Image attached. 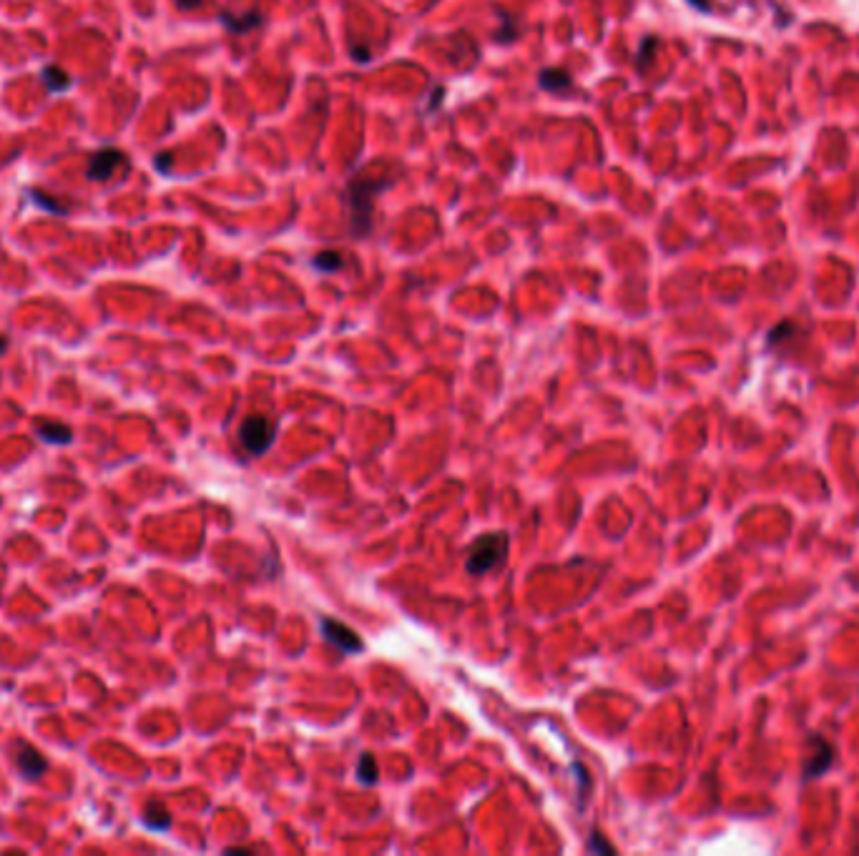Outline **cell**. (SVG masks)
<instances>
[{"label":"cell","mask_w":859,"mask_h":856,"mask_svg":"<svg viewBox=\"0 0 859 856\" xmlns=\"http://www.w3.org/2000/svg\"><path fill=\"white\" fill-rule=\"evenodd\" d=\"M30 196H33V201H36V204H38L41 209L51 212V214H68V209L58 206V201L51 199V196H45L44 191H30Z\"/></svg>","instance_id":"12"},{"label":"cell","mask_w":859,"mask_h":856,"mask_svg":"<svg viewBox=\"0 0 859 856\" xmlns=\"http://www.w3.org/2000/svg\"><path fill=\"white\" fill-rule=\"evenodd\" d=\"M815 743H816V754L809 758V761H807V766H804V776H807V779L822 776L824 771L830 769L831 758H834V751H831L830 743L822 741V739H815Z\"/></svg>","instance_id":"7"},{"label":"cell","mask_w":859,"mask_h":856,"mask_svg":"<svg viewBox=\"0 0 859 856\" xmlns=\"http://www.w3.org/2000/svg\"><path fill=\"white\" fill-rule=\"evenodd\" d=\"M15 766H18V771L26 776V779H38V776H44L45 773V769H48V761H45V756L38 751V748H33L30 743H26V741H18L15 743Z\"/></svg>","instance_id":"4"},{"label":"cell","mask_w":859,"mask_h":856,"mask_svg":"<svg viewBox=\"0 0 859 856\" xmlns=\"http://www.w3.org/2000/svg\"><path fill=\"white\" fill-rule=\"evenodd\" d=\"M41 78H44L48 91H53V93L71 88V76L63 71V68H58V66H45L44 71H41Z\"/></svg>","instance_id":"8"},{"label":"cell","mask_w":859,"mask_h":856,"mask_svg":"<svg viewBox=\"0 0 859 856\" xmlns=\"http://www.w3.org/2000/svg\"><path fill=\"white\" fill-rule=\"evenodd\" d=\"M38 437L48 444H68L73 440V432L68 425L63 422H53V420H38L36 422Z\"/></svg>","instance_id":"6"},{"label":"cell","mask_w":859,"mask_h":856,"mask_svg":"<svg viewBox=\"0 0 859 856\" xmlns=\"http://www.w3.org/2000/svg\"><path fill=\"white\" fill-rule=\"evenodd\" d=\"M357 776L362 784H374L377 781V761L370 754H362V758H359Z\"/></svg>","instance_id":"10"},{"label":"cell","mask_w":859,"mask_h":856,"mask_svg":"<svg viewBox=\"0 0 859 856\" xmlns=\"http://www.w3.org/2000/svg\"><path fill=\"white\" fill-rule=\"evenodd\" d=\"M5 347H8V340H5V337H0V355L5 352Z\"/></svg>","instance_id":"16"},{"label":"cell","mask_w":859,"mask_h":856,"mask_svg":"<svg viewBox=\"0 0 859 856\" xmlns=\"http://www.w3.org/2000/svg\"><path fill=\"white\" fill-rule=\"evenodd\" d=\"M239 440H242V444L252 455H264L274 440V429L269 425V420L267 417H259V414L246 417L242 422V428H239Z\"/></svg>","instance_id":"2"},{"label":"cell","mask_w":859,"mask_h":856,"mask_svg":"<svg viewBox=\"0 0 859 856\" xmlns=\"http://www.w3.org/2000/svg\"><path fill=\"white\" fill-rule=\"evenodd\" d=\"M176 5H179L181 11H189V8H197V5H201V0H176Z\"/></svg>","instance_id":"15"},{"label":"cell","mask_w":859,"mask_h":856,"mask_svg":"<svg viewBox=\"0 0 859 856\" xmlns=\"http://www.w3.org/2000/svg\"><path fill=\"white\" fill-rule=\"evenodd\" d=\"M508 553V535L502 532H487L480 535L468 550V563L465 568L470 575H483V572L498 568Z\"/></svg>","instance_id":"1"},{"label":"cell","mask_w":859,"mask_h":856,"mask_svg":"<svg viewBox=\"0 0 859 856\" xmlns=\"http://www.w3.org/2000/svg\"><path fill=\"white\" fill-rule=\"evenodd\" d=\"M224 26L234 33H242V30H249L252 26H257V15H244V18H234V15H221Z\"/></svg>","instance_id":"11"},{"label":"cell","mask_w":859,"mask_h":856,"mask_svg":"<svg viewBox=\"0 0 859 856\" xmlns=\"http://www.w3.org/2000/svg\"><path fill=\"white\" fill-rule=\"evenodd\" d=\"M118 166H126V156L118 148H100L99 154H93L91 161H88L86 176L91 181L103 184V181H108L118 172Z\"/></svg>","instance_id":"3"},{"label":"cell","mask_w":859,"mask_h":856,"mask_svg":"<svg viewBox=\"0 0 859 856\" xmlns=\"http://www.w3.org/2000/svg\"><path fill=\"white\" fill-rule=\"evenodd\" d=\"M143 824L151 828V831H166L172 827V819H169V812L158 804H151L146 812H143Z\"/></svg>","instance_id":"9"},{"label":"cell","mask_w":859,"mask_h":856,"mask_svg":"<svg viewBox=\"0 0 859 856\" xmlns=\"http://www.w3.org/2000/svg\"><path fill=\"white\" fill-rule=\"evenodd\" d=\"M340 264H342V259L337 257L334 252H327V254H319V257L315 259V267H317V269H325V271L340 269Z\"/></svg>","instance_id":"13"},{"label":"cell","mask_w":859,"mask_h":856,"mask_svg":"<svg viewBox=\"0 0 859 856\" xmlns=\"http://www.w3.org/2000/svg\"><path fill=\"white\" fill-rule=\"evenodd\" d=\"M590 839H593V846H590V852H593V854H601V852L603 854H608V852H614V846H611V844L601 842V834H593Z\"/></svg>","instance_id":"14"},{"label":"cell","mask_w":859,"mask_h":856,"mask_svg":"<svg viewBox=\"0 0 859 856\" xmlns=\"http://www.w3.org/2000/svg\"><path fill=\"white\" fill-rule=\"evenodd\" d=\"M322 633H325V638H327L332 645H337V648L344 651V653H357V651H362V641L357 638V633L347 628V626L340 623V620L322 618Z\"/></svg>","instance_id":"5"}]
</instances>
